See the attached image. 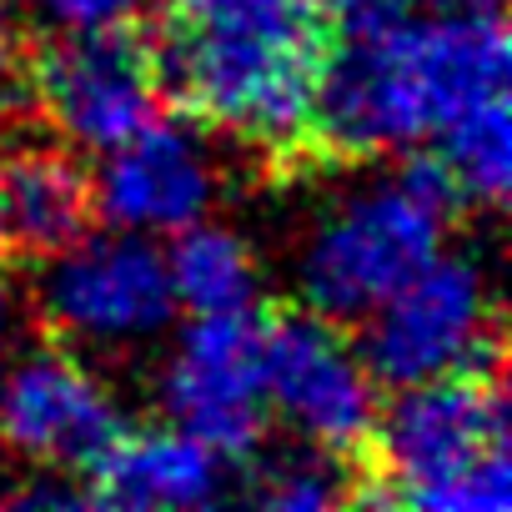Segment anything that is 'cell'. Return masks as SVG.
Listing matches in <instances>:
<instances>
[{
  "mask_svg": "<svg viewBox=\"0 0 512 512\" xmlns=\"http://www.w3.org/2000/svg\"><path fill=\"white\" fill-rule=\"evenodd\" d=\"M492 96H507L502 16H427L377 0L322 51L307 141L332 156H392Z\"/></svg>",
  "mask_w": 512,
  "mask_h": 512,
  "instance_id": "obj_1",
  "label": "cell"
},
{
  "mask_svg": "<svg viewBox=\"0 0 512 512\" xmlns=\"http://www.w3.org/2000/svg\"><path fill=\"white\" fill-rule=\"evenodd\" d=\"M322 21L307 0H196L156 46L161 86L206 126L262 151H292L312 131Z\"/></svg>",
  "mask_w": 512,
  "mask_h": 512,
  "instance_id": "obj_2",
  "label": "cell"
},
{
  "mask_svg": "<svg viewBox=\"0 0 512 512\" xmlns=\"http://www.w3.org/2000/svg\"><path fill=\"white\" fill-rule=\"evenodd\" d=\"M452 211L457 196L437 161L352 181L312 216L297 246L292 282L302 307L337 327L362 322L447 246Z\"/></svg>",
  "mask_w": 512,
  "mask_h": 512,
  "instance_id": "obj_3",
  "label": "cell"
},
{
  "mask_svg": "<svg viewBox=\"0 0 512 512\" xmlns=\"http://www.w3.org/2000/svg\"><path fill=\"white\" fill-rule=\"evenodd\" d=\"M377 407L372 447L382 467L377 502L422 512H502L512 502L507 402L497 372H457L412 387Z\"/></svg>",
  "mask_w": 512,
  "mask_h": 512,
  "instance_id": "obj_4",
  "label": "cell"
},
{
  "mask_svg": "<svg viewBox=\"0 0 512 512\" xmlns=\"http://www.w3.org/2000/svg\"><path fill=\"white\" fill-rule=\"evenodd\" d=\"M362 327V357L382 387L497 372V297L477 256L442 246Z\"/></svg>",
  "mask_w": 512,
  "mask_h": 512,
  "instance_id": "obj_5",
  "label": "cell"
},
{
  "mask_svg": "<svg viewBox=\"0 0 512 512\" xmlns=\"http://www.w3.org/2000/svg\"><path fill=\"white\" fill-rule=\"evenodd\" d=\"M46 327L76 352H136L166 337L176 297L166 251L136 231H86L46 256L36 282Z\"/></svg>",
  "mask_w": 512,
  "mask_h": 512,
  "instance_id": "obj_6",
  "label": "cell"
},
{
  "mask_svg": "<svg viewBox=\"0 0 512 512\" xmlns=\"http://www.w3.org/2000/svg\"><path fill=\"white\" fill-rule=\"evenodd\" d=\"M161 96L166 86L156 46L131 26L56 31L31 66V101L71 151H111L161 116Z\"/></svg>",
  "mask_w": 512,
  "mask_h": 512,
  "instance_id": "obj_7",
  "label": "cell"
},
{
  "mask_svg": "<svg viewBox=\"0 0 512 512\" xmlns=\"http://www.w3.org/2000/svg\"><path fill=\"white\" fill-rule=\"evenodd\" d=\"M262 377L272 417L312 447L337 457L367 447L382 382L372 377L362 347L342 337L337 322L317 312H292L262 327Z\"/></svg>",
  "mask_w": 512,
  "mask_h": 512,
  "instance_id": "obj_8",
  "label": "cell"
},
{
  "mask_svg": "<svg viewBox=\"0 0 512 512\" xmlns=\"http://www.w3.org/2000/svg\"><path fill=\"white\" fill-rule=\"evenodd\" d=\"M161 407L176 427L201 437L221 457L262 452L272 407L262 377V327L241 317H191L176 332L161 372H156Z\"/></svg>",
  "mask_w": 512,
  "mask_h": 512,
  "instance_id": "obj_9",
  "label": "cell"
},
{
  "mask_svg": "<svg viewBox=\"0 0 512 512\" xmlns=\"http://www.w3.org/2000/svg\"><path fill=\"white\" fill-rule=\"evenodd\" d=\"M111 382L76 347H41L0 362V447L41 472H81L121 437Z\"/></svg>",
  "mask_w": 512,
  "mask_h": 512,
  "instance_id": "obj_10",
  "label": "cell"
},
{
  "mask_svg": "<svg viewBox=\"0 0 512 512\" xmlns=\"http://www.w3.org/2000/svg\"><path fill=\"white\" fill-rule=\"evenodd\" d=\"M91 196L106 226L166 241L181 226L211 216L221 196V166L211 141L196 126L156 116L126 141H116L111 151H101Z\"/></svg>",
  "mask_w": 512,
  "mask_h": 512,
  "instance_id": "obj_11",
  "label": "cell"
},
{
  "mask_svg": "<svg viewBox=\"0 0 512 512\" xmlns=\"http://www.w3.org/2000/svg\"><path fill=\"white\" fill-rule=\"evenodd\" d=\"M91 502L131 507V512H191L211 507L226 492V457L211 452L186 427H141L126 432L86 467Z\"/></svg>",
  "mask_w": 512,
  "mask_h": 512,
  "instance_id": "obj_12",
  "label": "cell"
},
{
  "mask_svg": "<svg viewBox=\"0 0 512 512\" xmlns=\"http://www.w3.org/2000/svg\"><path fill=\"white\" fill-rule=\"evenodd\" d=\"M96 196L86 166L61 141H21L0 156V231L6 246L46 256L86 236Z\"/></svg>",
  "mask_w": 512,
  "mask_h": 512,
  "instance_id": "obj_13",
  "label": "cell"
},
{
  "mask_svg": "<svg viewBox=\"0 0 512 512\" xmlns=\"http://www.w3.org/2000/svg\"><path fill=\"white\" fill-rule=\"evenodd\" d=\"M166 277L176 312L191 317H241L256 312L262 297V262H256L251 241L226 221H191L176 236H166Z\"/></svg>",
  "mask_w": 512,
  "mask_h": 512,
  "instance_id": "obj_14",
  "label": "cell"
},
{
  "mask_svg": "<svg viewBox=\"0 0 512 512\" xmlns=\"http://www.w3.org/2000/svg\"><path fill=\"white\" fill-rule=\"evenodd\" d=\"M437 171L447 176L457 201L497 211L512 186V111L507 96H492L462 116H452L437 136Z\"/></svg>",
  "mask_w": 512,
  "mask_h": 512,
  "instance_id": "obj_15",
  "label": "cell"
},
{
  "mask_svg": "<svg viewBox=\"0 0 512 512\" xmlns=\"http://www.w3.org/2000/svg\"><path fill=\"white\" fill-rule=\"evenodd\" d=\"M246 497L256 507H272V512H322L337 507L347 497H357L352 477L342 472V457L312 442H297L287 452H272L256 462Z\"/></svg>",
  "mask_w": 512,
  "mask_h": 512,
  "instance_id": "obj_16",
  "label": "cell"
},
{
  "mask_svg": "<svg viewBox=\"0 0 512 512\" xmlns=\"http://www.w3.org/2000/svg\"><path fill=\"white\" fill-rule=\"evenodd\" d=\"M31 6L51 31H111L136 26L146 0H31Z\"/></svg>",
  "mask_w": 512,
  "mask_h": 512,
  "instance_id": "obj_17",
  "label": "cell"
},
{
  "mask_svg": "<svg viewBox=\"0 0 512 512\" xmlns=\"http://www.w3.org/2000/svg\"><path fill=\"white\" fill-rule=\"evenodd\" d=\"M427 16H502V0H412Z\"/></svg>",
  "mask_w": 512,
  "mask_h": 512,
  "instance_id": "obj_18",
  "label": "cell"
},
{
  "mask_svg": "<svg viewBox=\"0 0 512 512\" xmlns=\"http://www.w3.org/2000/svg\"><path fill=\"white\" fill-rule=\"evenodd\" d=\"M16 51H21V16L11 0H0V71L16 61Z\"/></svg>",
  "mask_w": 512,
  "mask_h": 512,
  "instance_id": "obj_19",
  "label": "cell"
},
{
  "mask_svg": "<svg viewBox=\"0 0 512 512\" xmlns=\"http://www.w3.org/2000/svg\"><path fill=\"white\" fill-rule=\"evenodd\" d=\"M307 6H317V16H357V11L377 6V0H307Z\"/></svg>",
  "mask_w": 512,
  "mask_h": 512,
  "instance_id": "obj_20",
  "label": "cell"
},
{
  "mask_svg": "<svg viewBox=\"0 0 512 512\" xmlns=\"http://www.w3.org/2000/svg\"><path fill=\"white\" fill-rule=\"evenodd\" d=\"M16 332V307H11V292L0 287V362H6V342Z\"/></svg>",
  "mask_w": 512,
  "mask_h": 512,
  "instance_id": "obj_21",
  "label": "cell"
},
{
  "mask_svg": "<svg viewBox=\"0 0 512 512\" xmlns=\"http://www.w3.org/2000/svg\"><path fill=\"white\" fill-rule=\"evenodd\" d=\"M6 121H11V81L0 71V131H6Z\"/></svg>",
  "mask_w": 512,
  "mask_h": 512,
  "instance_id": "obj_22",
  "label": "cell"
},
{
  "mask_svg": "<svg viewBox=\"0 0 512 512\" xmlns=\"http://www.w3.org/2000/svg\"><path fill=\"white\" fill-rule=\"evenodd\" d=\"M0 492H6V447H0Z\"/></svg>",
  "mask_w": 512,
  "mask_h": 512,
  "instance_id": "obj_23",
  "label": "cell"
},
{
  "mask_svg": "<svg viewBox=\"0 0 512 512\" xmlns=\"http://www.w3.org/2000/svg\"><path fill=\"white\" fill-rule=\"evenodd\" d=\"M181 6H196V0H176V11H181Z\"/></svg>",
  "mask_w": 512,
  "mask_h": 512,
  "instance_id": "obj_24",
  "label": "cell"
},
{
  "mask_svg": "<svg viewBox=\"0 0 512 512\" xmlns=\"http://www.w3.org/2000/svg\"><path fill=\"white\" fill-rule=\"evenodd\" d=\"M0 251H6V231H0Z\"/></svg>",
  "mask_w": 512,
  "mask_h": 512,
  "instance_id": "obj_25",
  "label": "cell"
}]
</instances>
